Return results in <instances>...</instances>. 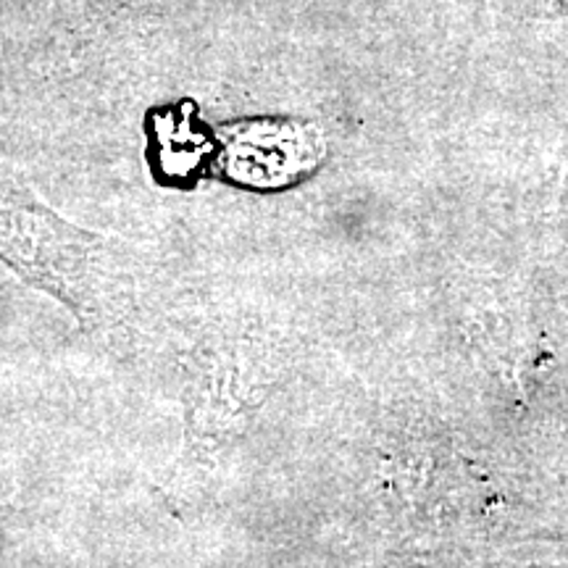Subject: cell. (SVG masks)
Masks as SVG:
<instances>
[{
    "mask_svg": "<svg viewBox=\"0 0 568 568\" xmlns=\"http://www.w3.org/2000/svg\"><path fill=\"white\" fill-rule=\"evenodd\" d=\"M0 255L92 322H109L130 293L122 261L103 240L71 232L40 213L0 209Z\"/></svg>",
    "mask_w": 568,
    "mask_h": 568,
    "instance_id": "obj_1",
    "label": "cell"
},
{
    "mask_svg": "<svg viewBox=\"0 0 568 568\" xmlns=\"http://www.w3.org/2000/svg\"><path fill=\"white\" fill-rule=\"evenodd\" d=\"M556 3L560 6V9H566V11H568V0H556Z\"/></svg>",
    "mask_w": 568,
    "mask_h": 568,
    "instance_id": "obj_2",
    "label": "cell"
}]
</instances>
